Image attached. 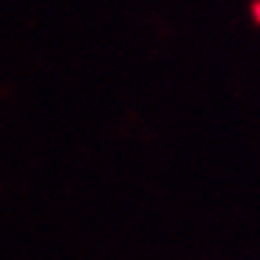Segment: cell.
Segmentation results:
<instances>
[{
	"instance_id": "6da1fadb",
	"label": "cell",
	"mask_w": 260,
	"mask_h": 260,
	"mask_svg": "<svg viewBox=\"0 0 260 260\" xmlns=\"http://www.w3.org/2000/svg\"><path fill=\"white\" fill-rule=\"evenodd\" d=\"M253 15H255V20H260V0L255 3V8H253Z\"/></svg>"
}]
</instances>
